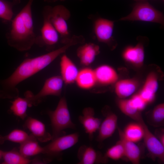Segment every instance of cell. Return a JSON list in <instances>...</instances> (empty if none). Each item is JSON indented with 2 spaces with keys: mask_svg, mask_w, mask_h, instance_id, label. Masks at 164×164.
Instances as JSON below:
<instances>
[{
  "mask_svg": "<svg viewBox=\"0 0 164 164\" xmlns=\"http://www.w3.org/2000/svg\"><path fill=\"white\" fill-rule=\"evenodd\" d=\"M72 46L70 42L47 53L25 59L9 77L0 80V98L15 99L19 97L18 84L47 67Z\"/></svg>",
  "mask_w": 164,
  "mask_h": 164,
  "instance_id": "obj_1",
  "label": "cell"
},
{
  "mask_svg": "<svg viewBox=\"0 0 164 164\" xmlns=\"http://www.w3.org/2000/svg\"><path fill=\"white\" fill-rule=\"evenodd\" d=\"M34 0L28 2L12 21L11 28L6 35L9 45L19 51L30 50L35 44L32 5Z\"/></svg>",
  "mask_w": 164,
  "mask_h": 164,
  "instance_id": "obj_2",
  "label": "cell"
},
{
  "mask_svg": "<svg viewBox=\"0 0 164 164\" xmlns=\"http://www.w3.org/2000/svg\"><path fill=\"white\" fill-rule=\"evenodd\" d=\"M48 114L51 121L52 139L60 136L65 129H75L76 126L72 121L65 97L60 99L55 110L49 111Z\"/></svg>",
  "mask_w": 164,
  "mask_h": 164,
  "instance_id": "obj_3",
  "label": "cell"
},
{
  "mask_svg": "<svg viewBox=\"0 0 164 164\" xmlns=\"http://www.w3.org/2000/svg\"><path fill=\"white\" fill-rule=\"evenodd\" d=\"M120 21H139L164 25L163 14L155 9L147 1L137 2L131 13L121 18Z\"/></svg>",
  "mask_w": 164,
  "mask_h": 164,
  "instance_id": "obj_4",
  "label": "cell"
},
{
  "mask_svg": "<svg viewBox=\"0 0 164 164\" xmlns=\"http://www.w3.org/2000/svg\"><path fill=\"white\" fill-rule=\"evenodd\" d=\"M52 7L45 6L43 10V23L41 30V35L36 38L35 43L39 46H45L50 51L59 40V34L52 23L50 15Z\"/></svg>",
  "mask_w": 164,
  "mask_h": 164,
  "instance_id": "obj_5",
  "label": "cell"
},
{
  "mask_svg": "<svg viewBox=\"0 0 164 164\" xmlns=\"http://www.w3.org/2000/svg\"><path fill=\"white\" fill-rule=\"evenodd\" d=\"M64 81L60 76H55L47 79L41 90L36 94L30 91L25 92L24 96L29 99L30 107L37 106L48 96H60Z\"/></svg>",
  "mask_w": 164,
  "mask_h": 164,
  "instance_id": "obj_6",
  "label": "cell"
},
{
  "mask_svg": "<svg viewBox=\"0 0 164 164\" xmlns=\"http://www.w3.org/2000/svg\"><path fill=\"white\" fill-rule=\"evenodd\" d=\"M70 16V11L63 5H58L52 7L50 20L60 36L61 43L64 44L69 42L72 36L67 24Z\"/></svg>",
  "mask_w": 164,
  "mask_h": 164,
  "instance_id": "obj_7",
  "label": "cell"
},
{
  "mask_svg": "<svg viewBox=\"0 0 164 164\" xmlns=\"http://www.w3.org/2000/svg\"><path fill=\"white\" fill-rule=\"evenodd\" d=\"M79 134L75 132L62 136H59L52 140V141L43 147L44 154L50 158L60 156L62 152L75 145L78 142Z\"/></svg>",
  "mask_w": 164,
  "mask_h": 164,
  "instance_id": "obj_8",
  "label": "cell"
},
{
  "mask_svg": "<svg viewBox=\"0 0 164 164\" xmlns=\"http://www.w3.org/2000/svg\"><path fill=\"white\" fill-rule=\"evenodd\" d=\"M139 122L142 124L144 128V134L143 139L150 157L153 160L158 159L164 162V145L150 131L143 120Z\"/></svg>",
  "mask_w": 164,
  "mask_h": 164,
  "instance_id": "obj_9",
  "label": "cell"
},
{
  "mask_svg": "<svg viewBox=\"0 0 164 164\" xmlns=\"http://www.w3.org/2000/svg\"><path fill=\"white\" fill-rule=\"evenodd\" d=\"M114 22L103 18H98L94 24V30L99 42L109 46L114 42L113 37Z\"/></svg>",
  "mask_w": 164,
  "mask_h": 164,
  "instance_id": "obj_10",
  "label": "cell"
},
{
  "mask_svg": "<svg viewBox=\"0 0 164 164\" xmlns=\"http://www.w3.org/2000/svg\"><path fill=\"white\" fill-rule=\"evenodd\" d=\"M82 115L79 117L78 119L82 125L86 133L90 140H92L93 135L98 130L101 124V119L94 116V111L92 108H85L83 110Z\"/></svg>",
  "mask_w": 164,
  "mask_h": 164,
  "instance_id": "obj_11",
  "label": "cell"
},
{
  "mask_svg": "<svg viewBox=\"0 0 164 164\" xmlns=\"http://www.w3.org/2000/svg\"><path fill=\"white\" fill-rule=\"evenodd\" d=\"M38 140L41 142H46L52 140V135L46 130L44 124L38 120L31 117H28L24 125Z\"/></svg>",
  "mask_w": 164,
  "mask_h": 164,
  "instance_id": "obj_12",
  "label": "cell"
},
{
  "mask_svg": "<svg viewBox=\"0 0 164 164\" xmlns=\"http://www.w3.org/2000/svg\"><path fill=\"white\" fill-rule=\"evenodd\" d=\"M104 114L105 118L101 124L97 138V140L99 143L102 142L111 137L117 127V116L114 113L109 112H105Z\"/></svg>",
  "mask_w": 164,
  "mask_h": 164,
  "instance_id": "obj_13",
  "label": "cell"
},
{
  "mask_svg": "<svg viewBox=\"0 0 164 164\" xmlns=\"http://www.w3.org/2000/svg\"><path fill=\"white\" fill-rule=\"evenodd\" d=\"M61 75L64 83L70 84L75 82L79 73L77 67L66 54L61 57L60 62Z\"/></svg>",
  "mask_w": 164,
  "mask_h": 164,
  "instance_id": "obj_14",
  "label": "cell"
},
{
  "mask_svg": "<svg viewBox=\"0 0 164 164\" xmlns=\"http://www.w3.org/2000/svg\"><path fill=\"white\" fill-rule=\"evenodd\" d=\"M120 138L119 141L123 145L125 157L132 163L138 164L140 162L141 152L140 148L135 143L130 141L124 136L123 131L118 128Z\"/></svg>",
  "mask_w": 164,
  "mask_h": 164,
  "instance_id": "obj_15",
  "label": "cell"
},
{
  "mask_svg": "<svg viewBox=\"0 0 164 164\" xmlns=\"http://www.w3.org/2000/svg\"><path fill=\"white\" fill-rule=\"evenodd\" d=\"M77 155L80 164H93L104 162L107 159L92 147L86 145L79 148Z\"/></svg>",
  "mask_w": 164,
  "mask_h": 164,
  "instance_id": "obj_16",
  "label": "cell"
},
{
  "mask_svg": "<svg viewBox=\"0 0 164 164\" xmlns=\"http://www.w3.org/2000/svg\"><path fill=\"white\" fill-rule=\"evenodd\" d=\"M99 53V46L91 43H85L80 46L77 52V55L81 64L85 66L91 64Z\"/></svg>",
  "mask_w": 164,
  "mask_h": 164,
  "instance_id": "obj_17",
  "label": "cell"
},
{
  "mask_svg": "<svg viewBox=\"0 0 164 164\" xmlns=\"http://www.w3.org/2000/svg\"><path fill=\"white\" fill-rule=\"evenodd\" d=\"M97 83L108 85L115 82L118 76L115 70L107 65L100 66L94 70Z\"/></svg>",
  "mask_w": 164,
  "mask_h": 164,
  "instance_id": "obj_18",
  "label": "cell"
},
{
  "mask_svg": "<svg viewBox=\"0 0 164 164\" xmlns=\"http://www.w3.org/2000/svg\"><path fill=\"white\" fill-rule=\"evenodd\" d=\"M19 152L24 157L28 158L40 153L43 154L44 149L39 145L36 138L31 134L28 139L20 144Z\"/></svg>",
  "mask_w": 164,
  "mask_h": 164,
  "instance_id": "obj_19",
  "label": "cell"
},
{
  "mask_svg": "<svg viewBox=\"0 0 164 164\" xmlns=\"http://www.w3.org/2000/svg\"><path fill=\"white\" fill-rule=\"evenodd\" d=\"M75 82L77 86L83 89H89L97 83L94 70L89 68H84L79 71Z\"/></svg>",
  "mask_w": 164,
  "mask_h": 164,
  "instance_id": "obj_20",
  "label": "cell"
},
{
  "mask_svg": "<svg viewBox=\"0 0 164 164\" xmlns=\"http://www.w3.org/2000/svg\"><path fill=\"white\" fill-rule=\"evenodd\" d=\"M123 57L126 61L137 65L142 64L144 58L143 46L140 43L134 47L129 46L124 51Z\"/></svg>",
  "mask_w": 164,
  "mask_h": 164,
  "instance_id": "obj_21",
  "label": "cell"
},
{
  "mask_svg": "<svg viewBox=\"0 0 164 164\" xmlns=\"http://www.w3.org/2000/svg\"><path fill=\"white\" fill-rule=\"evenodd\" d=\"M138 84L135 80L125 79L120 80L115 86V91L118 97L124 98L132 94L135 91Z\"/></svg>",
  "mask_w": 164,
  "mask_h": 164,
  "instance_id": "obj_22",
  "label": "cell"
},
{
  "mask_svg": "<svg viewBox=\"0 0 164 164\" xmlns=\"http://www.w3.org/2000/svg\"><path fill=\"white\" fill-rule=\"evenodd\" d=\"M123 132L127 139L136 142L143 139L144 131L142 124L137 122L128 125L123 131Z\"/></svg>",
  "mask_w": 164,
  "mask_h": 164,
  "instance_id": "obj_23",
  "label": "cell"
},
{
  "mask_svg": "<svg viewBox=\"0 0 164 164\" xmlns=\"http://www.w3.org/2000/svg\"><path fill=\"white\" fill-rule=\"evenodd\" d=\"M11 102L10 110L16 116L23 120L27 116V110L28 107H30L28 98L25 96L24 98L18 97Z\"/></svg>",
  "mask_w": 164,
  "mask_h": 164,
  "instance_id": "obj_24",
  "label": "cell"
},
{
  "mask_svg": "<svg viewBox=\"0 0 164 164\" xmlns=\"http://www.w3.org/2000/svg\"><path fill=\"white\" fill-rule=\"evenodd\" d=\"M2 164H28L31 161L23 156L16 149L3 152Z\"/></svg>",
  "mask_w": 164,
  "mask_h": 164,
  "instance_id": "obj_25",
  "label": "cell"
},
{
  "mask_svg": "<svg viewBox=\"0 0 164 164\" xmlns=\"http://www.w3.org/2000/svg\"><path fill=\"white\" fill-rule=\"evenodd\" d=\"M118 105L119 109L124 114L137 122L143 119L141 112L132 105L129 99H120L118 101Z\"/></svg>",
  "mask_w": 164,
  "mask_h": 164,
  "instance_id": "obj_26",
  "label": "cell"
},
{
  "mask_svg": "<svg viewBox=\"0 0 164 164\" xmlns=\"http://www.w3.org/2000/svg\"><path fill=\"white\" fill-rule=\"evenodd\" d=\"M30 136L25 132L19 129H15L9 134L2 135H0V144L2 145L6 141L22 143L28 139Z\"/></svg>",
  "mask_w": 164,
  "mask_h": 164,
  "instance_id": "obj_27",
  "label": "cell"
},
{
  "mask_svg": "<svg viewBox=\"0 0 164 164\" xmlns=\"http://www.w3.org/2000/svg\"><path fill=\"white\" fill-rule=\"evenodd\" d=\"M149 123L155 127L162 126L164 122V104L162 103L156 106L147 117Z\"/></svg>",
  "mask_w": 164,
  "mask_h": 164,
  "instance_id": "obj_28",
  "label": "cell"
},
{
  "mask_svg": "<svg viewBox=\"0 0 164 164\" xmlns=\"http://www.w3.org/2000/svg\"><path fill=\"white\" fill-rule=\"evenodd\" d=\"M18 1V0H13L11 2L0 0V18L6 21H10L13 14L12 7Z\"/></svg>",
  "mask_w": 164,
  "mask_h": 164,
  "instance_id": "obj_29",
  "label": "cell"
},
{
  "mask_svg": "<svg viewBox=\"0 0 164 164\" xmlns=\"http://www.w3.org/2000/svg\"><path fill=\"white\" fill-rule=\"evenodd\" d=\"M104 156L107 159L114 160H118L125 157L123 146L119 141L107 149Z\"/></svg>",
  "mask_w": 164,
  "mask_h": 164,
  "instance_id": "obj_30",
  "label": "cell"
},
{
  "mask_svg": "<svg viewBox=\"0 0 164 164\" xmlns=\"http://www.w3.org/2000/svg\"><path fill=\"white\" fill-rule=\"evenodd\" d=\"M158 88V83L155 74L152 73L146 78L142 89L155 94Z\"/></svg>",
  "mask_w": 164,
  "mask_h": 164,
  "instance_id": "obj_31",
  "label": "cell"
},
{
  "mask_svg": "<svg viewBox=\"0 0 164 164\" xmlns=\"http://www.w3.org/2000/svg\"><path fill=\"white\" fill-rule=\"evenodd\" d=\"M129 100L132 105L141 112L145 108L147 104L139 94L134 95Z\"/></svg>",
  "mask_w": 164,
  "mask_h": 164,
  "instance_id": "obj_32",
  "label": "cell"
},
{
  "mask_svg": "<svg viewBox=\"0 0 164 164\" xmlns=\"http://www.w3.org/2000/svg\"><path fill=\"white\" fill-rule=\"evenodd\" d=\"M138 94L147 104L153 102L155 99V94L143 89Z\"/></svg>",
  "mask_w": 164,
  "mask_h": 164,
  "instance_id": "obj_33",
  "label": "cell"
},
{
  "mask_svg": "<svg viewBox=\"0 0 164 164\" xmlns=\"http://www.w3.org/2000/svg\"><path fill=\"white\" fill-rule=\"evenodd\" d=\"M159 132L157 133L158 134V139L162 144L164 145V133L163 129H162L161 130V132L159 131H158Z\"/></svg>",
  "mask_w": 164,
  "mask_h": 164,
  "instance_id": "obj_34",
  "label": "cell"
},
{
  "mask_svg": "<svg viewBox=\"0 0 164 164\" xmlns=\"http://www.w3.org/2000/svg\"><path fill=\"white\" fill-rule=\"evenodd\" d=\"M44 1L49 2H54L57 1H64L65 0H44Z\"/></svg>",
  "mask_w": 164,
  "mask_h": 164,
  "instance_id": "obj_35",
  "label": "cell"
},
{
  "mask_svg": "<svg viewBox=\"0 0 164 164\" xmlns=\"http://www.w3.org/2000/svg\"><path fill=\"white\" fill-rule=\"evenodd\" d=\"M3 151L0 149V161L1 159L2 158V155Z\"/></svg>",
  "mask_w": 164,
  "mask_h": 164,
  "instance_id": "obj_36",
  "label": "cell"
},
{
  "mask_svg": "<svg viewBox=\"0 0 164 164\" xmlns=\"http://www.w3.org/2000/svg\"><path fill=\"white\" fill-rule=\"evenodd\" d=\"M137 2H143L147 1V0H134Z\"/></svg>",
  "mask_w": 164,
  "mask_h": 164,
  "instance_id": "obj_37",
  "label": "cell"
},
{
  "mask_svg": "<svg viewBox=\"0 0 164 164\" xmlns=\"http://www.w3.org/2000/svg\"><path fill=\"white\" fill-rule=\"evenodd\" d=\"M80 0V1H82V0Z\"/></svg>",
  "mask_w": 164,
  "mask_h": 164,
  "instance_id": "obj_38",
  "label": "cell"
},
{
  "mask_svg": "<svg viewBox=\"0 0 164 164\" xmlns=\"http://www.w3.org/2000/svg\"></svg>",
  "mask_w": 164,
  "mask_h": 164,
  "instance_id": "obj_39",
  "label": "cell"
}]
</instances>
